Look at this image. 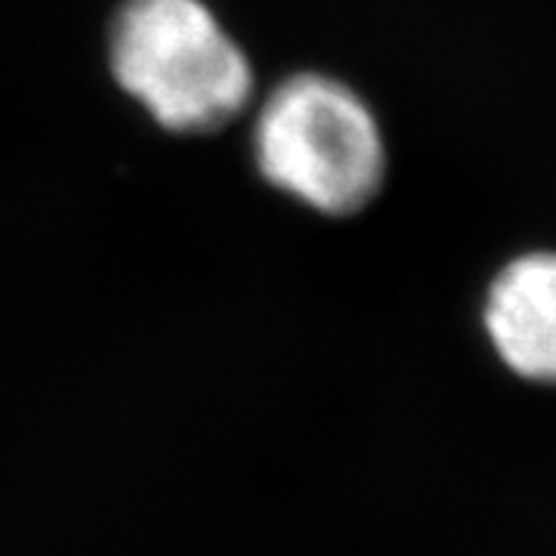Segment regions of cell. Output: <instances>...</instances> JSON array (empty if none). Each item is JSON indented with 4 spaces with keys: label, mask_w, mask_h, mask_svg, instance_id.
Instances as JSON below:
<instances>
[{
    "label": "cell",
    "mask_w": 556,
    "mask_h": 556,
    "mask_svg": "<svg viewBox=\"0 0 556 556\" xmlns=\"http://www.w3.org/2000/svg\"><path fill=\"white\" fill-rule=\"evenodd\" d=\"M260 174L321 214H356L383 182V139L371 109L325 75H294L260 109Z\"/></svg>",
    "instance_id": "7a4b0ae2"
},
{
    "label": "cell",
    "mask_w": 556,
    "mask_h": 556,
    "mask_svg": "<svg viewBox=\"0 0 556 556\" xmlns=\"http://www.w3.org/2000/svg\"><path fill=\"white\" fill-rule=\"evenodd\" d=\"M485 331L510 371L556 383V254L504 266L485 298Z\"/></svg>",
    "instance_id": "3957f363"
},
{
    "label": "cell",
    "mask_w": 556,
    "mask_h": 556,
    "mask_svg": "<svg viewBox=\"0 0 556 556\" xmlns=\"http://www.w3.org/2000/svg\"><path fill=\"white\" fill-rule=\"evenodd\" d=\"M112 72L177 134L217 130L254 90L251 62L201 0H127L112 28Z\"/></svg>",
    "instance_id": "6da1fadb"
}]
</instances>
